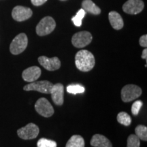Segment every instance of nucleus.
I'll list each match as a JSON object with an SVG mask.
<instances>
[{"label": "nucleus", "instance_id": "obj_1", "mask_svg": "<svg viewBox=\"0 0 147 147\" xmlns=\"http://www.w3.org/2000/svg\"><path fill=\"white\" fill-rule=\"evenodd\" d=\"M95 63V57L87 50L79 51L75 56V64L79 70L84 72L91 71Z\"/></svg>", "mask_w": 147, "mask_h": 147}, {"label": "nucleus", "instance_id": "obj_2", "mask_svg": "<svg viewBox=\"0 0 147 147\" xmlns=\"http://www.w3.org/2000/svg\"><path fill=\"white\" fill-rule=\"evenodd\" d=\"M56 27V23L51 16H45L39 22L36 27V33L38 36H45L52 33Z\"/></svg>", "mask_w": 147, "mask_h": 147}, {"label": "nucleus", "instance_id": "obj_3", "mask_svg": "<svg viewBox=\"0 0 147 147\" xmlns=\"http://www.w3.org/2000/svg\"><path fill=\"white\" fill-rule=\"evenodd\" d=\"M28 45V38L26 34L21 33L16 36L10 46V53L13 55H19L26 49Z\"/></svg>", "mask_w": 147, "mask_h": 147}, {"label": "nucleus", "instance_id": "obj_4", "mask_svg": "<svg viewBox=\"0 0 147 147\" xmlns=\"http://www.w3.org/2000/svg\"><path fill=\"white\" fill-rule=\"evenodd\" d=\"M142 94V89L135 84H127L121 90V99L124 102H131Z\"/></svg>", "mask_w": 147, "mask_h": 147}, {"label": "nucleus", "instance_id": "obj_5", "mask_svg": "<svg viewBox=\"0 0 147 147\" xmlns=\"http://www.w3.org/2000/svg\"><path fill=\"white\" fill-rule=\"evenodd\" d=\"M35 109L40 115L47 118L51 117L54 114V108L53 106L45 97H41L37 100L35 104Z\"/></svg>", "mask_w": 147, "mask_h": 147}, {"label": "nucleus", "instance_id": "obj_6", "mask_svg": "<svg viewBox=\"0 0 147 147\" xmlns=\"http://www.w3.org/2000/svg\"><path fill=\"white\" fill-rule=\"evenodd\" d=\"M53 84L48 80H41V81H34L31 82L23 87L25 91H36L40 93L49 94L50 93Z\"/></svg>", "mask_w": 147, "mask_h": 147}, {"label": "nucleus", "instance_id": "obj_7", "mask_svg": "<svg viewBox=\"0 0 147 147\" xmlns=\"http://www.w3.org/2000/svg\"><path fill=\"white\" fill-rule=\"evenodd\" d=\"M93 37L91 33L87 31L80 32L74 35L71 38V43L74 47L78 49H81L87 47L91 43Z\"/></svg>", "mask_w": 147, "mask_h": 147}, {"label": "nucleus", "instance_id": "obj_8", "mask_svg": "<svg viewBox=\"0 0 147 147\" xmlns=\"http://www.w3.org/2000/svg\"><path fill=\"white\" fill-rule=\"evenodd\" d=\"M39 132V127L36 124L30 123L27 124L26 126L23 127L18 129L17 134L21 139L32 140L38 136Z\"/></svg>", "mask_w": 147, "mask_h": 147}, {"label": "nucleus", "instance_id": "obj_9", "mask_svg": "<svg viewBox=\"0 0 147 147\" xmlns=\"http://www.w3.org/2000/svg\"><path fill=\"white\" fill-rule=\"evenodd\" d=\"M144 7L142 0H127L123 5V10L129 14L140 13Z\"/></svg>", "mask_w": 147, "mask_h": 147}, {"label": "nucleus", "instance_id": "obj_10", "mask_svg": "<svg viewBox=\"0 0 147 147\" xmlns=\"http://www.w3.org/2000/svg\"><path fill=\"white\" fill-rule=\"evenodd\" d=\"M33 12L30 8L27 7L17 5L14 7L12 12V16L16 21L21 22L26 21L32 16Z\"/></svg>", "mask_w": 147, "mask_h": 147}, {"label": "nucleus", "instance_id": "obj_11", "mask_svg": "<svg viewBox=\"0 0 147 147\" xmlns=\"http://www.w3.org/2000/svg\"><path fill=\"white\" fill-rule=\"evenodd\" d=\"M38 62L44 68L49 71H55L61 67V61L57 57L49 58L46 56H41L38 58Z\"/></svg>", "mask_w": 147, "mask_h": 147}, {"label": "nucleus", "instance_id": "obj_12", "mask_svg": "<svg viewBox=\"0 0 147 147\" xmlns=\"http://www.w3.org/2000/svg\"><path fill=\"white\" fill-rule=\"evenodd\" d=\"M50 93L53 102L56 105H63L64 102V87L63 84L61 83L53 84Z\"/></svg>", "mask_w": 147, "mask_h": 147}, {"label": "nucleus", "instance_id": "obj_13", "mask_svg": "<svg viewBox=\"0 0 147 147\" xmlns=\"http://www.w3.org/2000/svg\"><path fill=\"white\" fill-rule=\"evenodd\" d=\"M41 69L38 66H32L25 69L22 74L23 80L26 82H32L36 81L41 76Z\"/></svg>", "mask_w": 147, "mask_h": 147}, {"label": "nucleus", "instance_id": "obj_14", "mask_svg": "<svg viewBox=\"0 0 147 147\" xmlns=\"http://www.w3.org/2000/svg\"><path fill=\"white\" fill-rule=\"evenodd\" d=\"M91 145L93 147H113L109 140L101 134H95L92 137Z\"/></svg>", "mask_w": 147, "mask_h": 147}, {"label": "nucleus", "instance_id": "obj_15", "mask_svg": "<svg viewBox=\"0 0 147 147\" xmlns=\"http://www.w3.org/2000/svg\"><path fill=\"white\" fill-rule=\"evenodd\" d=\"M108 18L111 26L116 30H120L123 27V20L117 12L111 11L108 14Z\"/></svg>", "mask_w": 147, "mask_h": 147}, {"label": "nucleus", "instance_id": "obj_16", "mask_svg": "<svg viewBox=\"0 0 147 147\" xmlns=\"http://www.w3.org/2000/svg\"><path fill=\"white\" fill-rule=\"evenodd\" d=\"M82 7L85 12L94 15H98L102 12L101 9L97 6L91 0H84L82 3Z\"/></svg>", "mask_w": 147, "mask_h": 147}, {"label": "nucleus", "instance_id": "obj_17", "mask_svg": "<svg viewBox=\"0 0 147 147\" xmlns=\"http://www.w3.org/2000/svg\"><path fill=\"white\" fill-rule=\"evenodd\" d=\"M84 145L85 143L81 136L74 135L67 141L65 147H84Z\"/></svg>", "mask_w": 147, "mask_h": 147}, {"label": "nucleus", "instance_id": "obj_18", "mask_svg": "<svg viewBox=\"0 0 147 147\" xmlns=\"http://www.w3.org/2000/svg\"><path fill=\"white\" fill-rule=\"evenodd\" d=\"M117 121L125 126L130 125L131 123V118L125 112H121L117 115Z\"/></svg>", "mask_w": 147, "mask_h": 147}, {"label": "nucleus", "instance_id": "obj_19", "mask_svg": "<svg viewBox=\"0 0 147 147\" xmlns=\"http://www.w3.org/2000/svg\"><path fill=\"white\" fill-rule=\"evenodd\" d=\"M136 135L139 138L140 140L143 141L147 140V127L144 125H139L135 129Z\"/></svg>", "mask_w": 147, "mask_h": 147}, {"label": "nucleus", "instance_id": "obj_20", "mask_svg": "<svg viewBox=\"0 0 147 147\" xmlns=\"http://www.w3.org/2000/svg\"><path fill=\"white\" fill-rule=\"evenodd\" d=\"M85 89L81 84H69L67 87V91L71 94L76 95L78 93H82Z\"/></svg>", "mask_w": 147, "mask_h": 147}, {"label": "nucleus", "instance_id": "obj_21", "mask_svg": "<svg viewBox=\"0 0 147 147\" xmlns=\"http://www.w3.org/2000/svg\"><path fill=\"white\" fill-rule=\"evenodd\" d=\"M86 14V12L84 11L83 9H80V10H78V12H77L76 16H74V17L71 18V21L74 24L75 26L76 27H80L82 25V21L83 19Z\"/></svg>", "mask_w": 147, "mask_h": 147}, {"label": "nucleus", "instance_id": "obj_22", "mask_svg": "<svg viewBox=\"0 0 147 147\" xmlns=\"http://www.w3.org/2000/svg\"><path fill=\"white\" fill-rule=\"evenodd\" d=\"M57 144L54 140L47 138H40L37 142L38 147H57Z\"/></svg>", "mask_w": 147, "mask_h": 147}, {"label": "nucleus", "instance_id": "obj_23", "mask_svg": "<svg viewBox=\"0 0 147 147\" xmlns=\"http://www.w3.org/2000/svg\"><path fill=\"white\" fill-rule=\"evenodd\" d=\"M127 147H140V142L139 138L136 135L131 134L127 138Z\"/></svg>", "mask_w": 147, "mask_h": 147}, {"label": "nucleus", "instance_id": "obj_24", "mask_svg": "<svg viewBox=\"0 0 147 147\" xmlns=\"http://www.w3.org/2000/svg\"><path fill=\"white\" fill-rule=\"evenodd\" d=\"M143 105V103L142 101L140 100H137L135 102H134V104H132L131 106V113L134 115L137 116L138 115L140 108Z\"/></svg>", "mask_w": 147, "mask_h": 147}, {"label": "nucleus", "instance_id": "obj_25", "mask_svg": "<svg viewBox=\"0 0 147 147\" xmlns=\"http://www.w3.org/2000/svg\"><path fill=\"white\" fill-rule=\"evenodd\" d=\"M139 43L141 47L146 48L147 47V35H144V36H142L140 37L139 40Z\"/></svg>", "mask_w": 147, "mask_h": 147}, {"label": "nucleus", "instance_id": "obj_26", "mask_svg": "<svg viewBox=\"0 0 147 147\" xmlns=\"http://www.w3.org/2000/svg\"><path fill=\"white\" fill-rule=\"evenodd\" d=\"M31 1H32V4L34 5L39 6V5H41L47 2V0H31Z\"/></svg>", "mask_w": 147, "mask_h": 147}, {"label": "nucleus", "instance_id": "obj_27", "mask_svg": "<svg viewBox=\"0 0 147 147\" xmlns=\"http://www.w3.org/2000/svg\"><path fill=\"white\" fill-rule=\"evenodd\" d=\"M142 58L143 59L147 60V49L145 48V49L143 50L142 51Z\"/></svg>", "mask_w": 147, "mask_h": 147}, {"label": "nucleus", "instance_id": "obj_28", "mask_svg": "<svg viewBox=\"0 0 147 147\" xmlns=\"http://www.w3.org/2000/svg\"><path fill=\"white\" fill-rule=\"evenodd\" d=\"M62 1H64V0H62Z\"/></svg>", "mask_w": 147, "mask_h": 147}]
</instances>
